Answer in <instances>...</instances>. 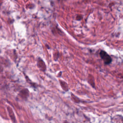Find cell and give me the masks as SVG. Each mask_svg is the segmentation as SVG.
Segmentation results:
<instances>
[{"label": "cell", "mask_w": 123, "mask_h": 123, "mask_svg": "<svg viewBox=\"0 0 123 123\" xmlns=\"http://www.w3.org/2000/svg\"><path fill=\"white\" fill-rule=\"evenodd\" d=\"M101 58L103 59L105 64H109L112 62L111 57L104 51H101L100 53Z\"/></svg>", "instance_id": "cell-1"}]
</instances>
